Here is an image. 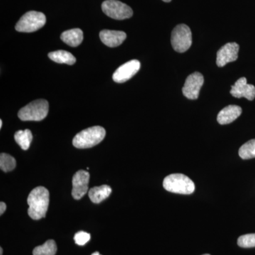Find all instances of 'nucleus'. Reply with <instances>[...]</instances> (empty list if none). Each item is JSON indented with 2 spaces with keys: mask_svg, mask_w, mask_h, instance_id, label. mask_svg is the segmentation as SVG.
Returning a JSON list of instances; mask_svg holds the SVG:
<instances>
[{
  "mask_svg": "<svg viewBox=\"0 0 255 255\" xmlns=\"http://www.w3.org/2000/svg\"><path fill=\"white\" fill-rule=\"evenodd\" d=\"M27 203L28 214L32 219L40 220L46 217L49 206V191L44 187H37L30 192Z\"/></svg>",
  "mask_w": 255,
  "mask_h": 255,
  "instance_id": "f257e3e1",
  "label": "nucleus"
},
{
  "mask_svg": "<svg viewBox=\"0 0 255 255\" xmlns=\"http://www.w3.org/2000/svg\"><path fill=\"white\" fill-rule=\"evenodd\" d=\"M106 130L103 127H93L82 130L75 135L73 140V145L77 148H90L98 145L104 140Z\"/></svg>",
  "mask_w": 255,
  "mask_h": 255,
  "instance_id": "f03ea898",
  "label": "nucleus"
},
{
  "mask_svg": "<svg viewBox=\"0 0 255 255\" xmlns=\"http://www.w3.org/2000/svg\"><path fill=\"white\" fill-rule=\"evenodd\" d=\"M163 187L174 194H191L195 190L194 182L182 174H172L164 178Z\"/></svg>",
  "mask_w": 255,
  "mask_h": 255,
  "instance_id": "7ed1b4c3",
  "label": "nucleus"
},
{
  "mask_svg": "<svg viewBox=\"0 0 255 255\" xmlns=\"http://www.w3.org/2000/svg\"><path fill=\"white\" fill-rule=\"evenodd\" d=\"M49 105L45 100H38L31 102L26 107H23L18 113V118L21 121L40 122L43 120L48 114Z\"/></svg>",
  "mask_w": 255,
  "mask_h": 255,
  "instance_id": "20e7f679",
  "label": "nucleus"
},
{
  "mask_svg": "<svg viewBox=\"0 0 255 255\" xmlns=\"http://www.w3.org/2000/svg\"><path fill=\"white\" fill-rule=\"evenodd\" d=\"M46 22V17L44 14L39 11H30L21 16L15 28L18 32L31 33L43 27Z\"/></svg>",
  "mask_w": 255,
  "mask_h": 255,
  "instance_id": "39448f33",
  "label": "nucleus"
},
{
  "mask_svg": "<svg viewBox=\"0 0 255 255\" xmlns=\"http://www.w3.org/2000/svg\"><path fill=\"white\" fill-rule=\"evenodd\" d=\"M172 48L178 53H184L192 44V34L190 28L186 24L177 25L171 36Z\"/></svg>",
  "mask_w": 255,
  "mask_h": 255,
  "instance_id": "423d86ee",
  "label": "nucleus"
},
{
  "mask_svg": "<svg viewBox=\"0 0 255 255\" xmlns=\"http://www.w3.org/2000/svg\"><path fill=\"white\" fill-rule=\"evenodd\" d=\"M102 9L109 17L117 20L127 19L133 14L130 6L118 0H106L102 3Z\"/></svg>",
  "mask_w": 255,
  "mask_h": 255,
  "instance_id": "0eeeda50",
  "label": "nucleus"
},
{
  "mask_svg": "<svg viewBox=\"0 0 255 255\" xmlns=\"http://www.w3.org/2000/svg\"><path fill=\"white\" fill-rule=\"evenodd\" d=\"M204 76L199 72L191 74L186 80L182 88L183 95L191 100L199 98V92L204 85Z\"/></svg>",
  "mask_w": 255,
  "mask_h": 255,
  "instance_id": "6e6552de",
  "label": "nucleus"
},
{
  "mask_svg": "<svg viewBox=\"0 0 255 255\" xmlns=\"http://www.w3.org/2000/svg\"><path fill=\"white\" fill-rule=\"evenodd\" d=\"M140 63L137 60H132L120 67L114 73L113 80L117 83H124L131 79L139 71Z\"/></svg>",
  "mask_w": 255,
  "mask_h": 255,
  "instance_id": "1a4fd4ad",
  "label": "nucleus"
},
{
  "mask_svg": "<svg viewBox=\"0 0 255 255\" xmlns=\"http://www.w3.org/2000/svg\"><path fill=\"white\" fill-rule=\"evenodd\" d=\"M90 173L87 171L79 170L73 177V190L72 196L76 200L82 199L88 191Z\"/></svg>",
  "mask_w": 255,
  "mask_h": 255,
  "instance_id": "9d476101",
  "label": "nucleus"
},
{
  "mask_svg": "<svg viewBox=\"0 0 255 255\" xmlns=\"http://www.w3.org/2000/svg\"><path fill=\"white\" fill-rule=\"evenodd\" d=\"M240 46L236 43H226L217 52L216 64L219 68H222L228 63L236 61L238 58Z\"/></svg>",
  "mask_w": 255,
  "mask_h": 255,
  "instance_id": "9b49d317",
  "label": "nucleus"
},
{
  "mask_svg": "<svg viewBox=\"0 0 255 255\" xmlns=\"http://www.w3.org/2000/svg\"><path fill=\"white\" fill-rule=\"evenodd\" d=\"M231 94L236 98L245 97L247 100L253 101L255 98V87L248 84L246 78H241L231 87Z\"/></svg>",
  "mask_w": 255,
  "mask_h": 255,
  "instance_id": "f8f14e48",
  "label": "nucleus"
},
{
  "mask_svg": "<svg viewBox=\"0 0 255 255\" xmlns=\"http://www.w3.org/2000/svg\"><path fill=\"white\" fill-rule=\"evenodd\" d=\"M101 41L106 46L114 48L120 46L127 38V33L121 31L103 30L100 33Z\"/></svg>",
  "mask_w": 255,
  "mask_h": 255,
  "instance_id": "ddd939ff",
  "label": "nucleus"
},
{
  "mask_svg": "<svg viewBox=\"0 0 255 255\" xmlns=\"http://www.w3.org/2000/svg\"><path fill=\"white\" fill-rule=\"evenodd\" d=\"M241 107L236 105H229L225 107L218 114L217 121L221 125L232 123L241 115Z\"/></svg>",
  "mask_w": 255,
  "mask_h": 255,
  "instance_id": "4468645a",
  "label": "nucleus"
},
{
  "mask_svg": "<svg viewBox=\"0 0 255 255\" xmlns=\"http://www.w3.org/2000/svg\"><path fill=\"white\" fill-rule=\"evenodd\" d=\"M60 38L68 46L77 47L83 41V32L80 28H73L64 31Z\"/></svg>",
  "mask_w": 255,
  "mask_h": 255,
  "instance_id": "2eb2a0df",
  "label": "nucleus"
},
{
  "mask_svg": "<svg viewBox=\"0 0 255 255\" xmlns=\"http://www.w3.org/2000/svg\"><path fill=\"white\" fill-rule=\"evenodd\" d=\"M112 191V188L108 185L93 187L89 191V197L94 204H100L110 196Z\"/></svg>",
  "mask_w": 255,
  "mask_h": 255,
  "instance_id": "dca6fc26",
  "label": "nucleus"
},
{
  "mask_svg": "<svg viewBox=\"0 0 255 255\" xmlns=\"http://www.w3.org/2000/svg\"><path fill=\"white\" fill-rule=\"evenodd\" d=\"M48 57L50 60L57 63H65L71 65L76 62V58L73 54L63 50L51 52L48 54Z\"/></svg>",
  "mask_w": 255,
  "mask_h": 255,
  "instance_id": "f3484780",
  "label": "nucleus"
},
{
  "mask_svg": "<svg viewBox=\"0 0 255 255\" xmlns=\"http://www.w3.org/2000/svg\"><path fill=\"white\" fill-rule=\"evenodd\" d=\"M33 135L31 131L28 129L22 130H19L14 134L15 141L17 142L18 145L23 150H28L31 145Z\"/></svg>",
  "mask_w": 255,
  "mask_h": 255,
  "instance_id": "a211bd4d",
  "label": "nucleus"
},
{
  "mask_svg": "<svg viewBox=\"0 0 255 255\" xmlns=\"http://www.w3.org/2000/svg\"><path fill=\"white\" fill-rule=\"evenodd\" d=\"M57 246L53 240H48L42 246L36 247L33 251V255H55Z\"/></svg>",
  "mask_w": 255,
  "mask_h": 255,
  "instance_id": "6ab92c4d",
  "label": "nucleus"
},
{
  "mask_svg": "<svg viewBox=\"0 0 255 255\" xmlns=\"http://www.w3.org/2000/svg\"><path fill=\"white\" fill-rule=\"evenodd\" d=\"M239 155L242 159L255 158V139L243 144L239 149Z\"/></svg>",
  "mask_w": 255,
  "mask_h": 255,
  "instance_id": "aec40b11",
  "label": "nucleus"
},
{
  "mask_svg": "<svg viewBox=\"0 0 255 255\" xmlns=\"http://www.w3.org/2000/svg\"><path fill=\"white\" fill-rule=\"evenodd\" d=\"M16 159L6 153L0 155V168L4 172H10L16 167Z\"/></svg>",
  "mask_w": 255,
  "mask_h": 255,
  "instance_id": "412c9836",
  "label": "nucleus"
},
{
  "mask_svg": "<svg viewBox=\"0 0 255 255\" xmlns=\"http://www.w3.org/2000/svg\"><path fill=\"white\" fill-rule=\"evenodd\" d=\"M238 245L241 248H251L255 247V233L244 235L238 238Z\"/></svg>",
  "mask_w": 255,
  "mask_h": 255,
  "instance_id": "4be33fe9",
  "label": "nucleus"
},
{
  "mask_svg": "<svg viewBox=\"0 0 255 255\" xmlns=\"http://www.w3.org/2000/svg\"><path fill=\"white\" fill-rule=\"evenodd\" d=\"M75 243L78 246H85L87 243H88L90 240V233L84 232V231H80L75 235L74 237Z\"/></svg>",
  "mask_w": 255,
  "mask_h": 255,
  "instance_id": "5701e85b",
  "label": "nucleus"
},
{
  "mask_svg": "<svg viewBox=\"0 0 255 255\" xmlns=\"http://www.w3.org/2000/svg\"><path fill=\"white\" fill-rule=\"evenodd\" d=\"M6 206L4 202L0 203V214L2 215L4 214V211H6Z\"/></svg>",
  "mask_w": 255,
  "mask_h": 255,
  "instance_id": "b1692460",
  "label": "nucleus"
},
{
  "mask_svg": "<svg viewBox=\"0 0 255 255\" xmlns=\"http://www.w3.org/2000/svg\"><path fill=\"white\" fill-rule=\"evenodd\" d=\"M92 255H101L100 254V253H98V252H96V253H93Z\"/></svg>",
  "mask_w": 255,
  "mask_h": 255,
  "instance_id": "393cba45",
  "label": "nucleus"
},
{
  "mask_svg": "<svg viewBox=\"0 0 255 255\" xmlns=\"http://www.w3.org/2000/svg\"><path fill=\"white\" fill-rule=\"evenodd\" d=\"M3 253V249L2 248H0V255H2Z\"/></svg>",
  "mask_w": 255,
  "mask_h": 255,
  "instance_id": "a878e982",
  "label": "nucleus"
},
{
  "mask_svg": "<svg viewBox=\"0 0 255 255\" xmlns=\"http://www.w3.org/2000/svg\"><path fill=\"white\" fill-rule=\"evenodd\" d=\"M162 1H164V2H170L172 0H162Z\"/></svg>",
  "mask_w": 255,
  "mask_h": 255,
  "instance_id": "bb28decb",
  "label": "nucleus"
},
{
  "mask_svg": "<svg viewBox=\"0 0 255 255\" xmlns=\"http://www.w3.org/2000/svg\"><path fill=\"white\" fill-rule=\"evenodd\" d=\"M2 127V121L0 120V128Z\"/></svg>",
  "mask_w": 255,
  "mask_h": 255,
  "instance_id": "cd10ccee",
  "label": "nucleus"
},
{
  "mask_svg": "<svg viewBox=\"0 0 255 255\" xmlns=\"http://www.w3.org/2000/svg\"><path fill=\"white\" fill-rule=\"evenodd\" d=\"M203 255H210L209 254Z\"/></svg>",
  "mask_w": 255,
  "mask_h": 255,
  "instance_id": "c85d7f7f",
  "label": "nucleus"
}]
</instances>
